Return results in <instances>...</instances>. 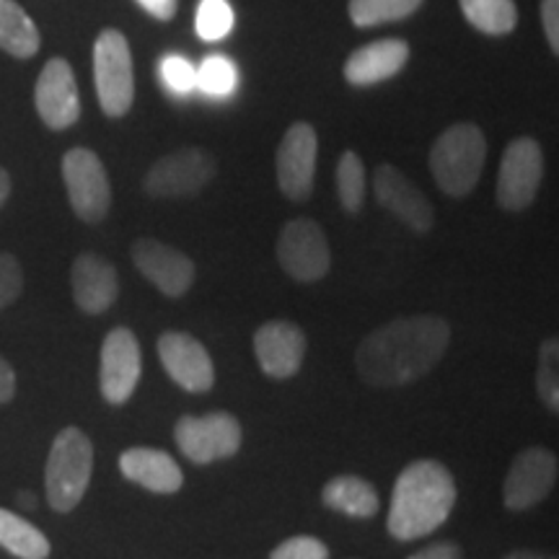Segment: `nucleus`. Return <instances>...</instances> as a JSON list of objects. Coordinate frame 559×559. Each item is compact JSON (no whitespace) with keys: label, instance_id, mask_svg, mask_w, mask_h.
Returning a JSON list of instances; mask_svg holds the SVG:
<instances>
[{"label":"nucleus","instance_id":"38","mask_svg":"<svg viewBox=\"0 0 559 559\" xmlns=\"http://www.w3.org/2000/svg\"><path fill=\"white\" fill-rule=\"evenodd\" d=\"M502 559H557V557L542 555V551H531V549H515V551H510V555H506Z\"/></svg>","mask_w":559,"mask_h":559},{"label":"nucleus","instance_id":"40","mask_svg":"<svg viewBox=\"0 0 559 559\" xmlns=\"http://www.w3.org/2000/svg\"><path fill=\"white\" fill-rule=\"evenodd\" d=\"M16 500H19V506L24 508V510L37 508V495H34V492H19Z\"/></svg>","mask_w":559,"mask_h":559},{"label":"nucleus","instance_id":"21","mask_svg":"<svg viewBox=\"0 0 559 559\" xmlns=\"http://www.w3.org/2000/svg\"><path fill=\"white\" fill-rule=\"evenodd\" d=\"M120 472L124 479L135 481V485L158 495H174L185 485V474H181V466L174 461L171 453L160 449H145V445L122 453Z\"/></svg>","mask_w":559,"mask_h":559},{"label":"nucleus","instance_id":"14","mask_svg":"<svg viewBox=\"0 0 559 559\" xmlns=\"http://www.w3.org/2000/svg\"><path fill=\"white\" fill-rule=\"evenodd\" d=\"M158 358L169 379L192 394H205L215 383L213 358L198 337L187 332H164L158 337Z\"/></svg>","mask_w":559,"mask_h":559},{"label":"nucleus","instance_id":"10","mask_svg":"<svg viewBox=\"0 0 559 559\" xmlns=\"http://www.w3.org/2000/svg\"><path fill=\"white\" fill-rule=\"evenodd\" d=\"M544 179V153L534 138H515L500 158L498 205L508 213L526 210Z\"/></svg>","mask_w":559,"mask_h":559},{"label":"nucleus","instance_id":"32","mask_svg":"<svg viewBox=\"0 0 559 559\" xmlns=\"http://www.w3.org/2000/svg\"><path fill=\"white\" fill-rule=\"evenodd\" d=\"M270 559H330V549L317 536H293L277 544Z\"/></svg>","mask_w":559,"mask_h":559},{"label":"nucleus","instance_id":"37","mask_svg":"<svg viewBox=\"0 0 559 559\" xmlns=\"http://www.w3.org/2000/svg\"><path fill=\"white\" fill-rule=\"evenodd\" d=\"M13 394H16V373L9 362L0 358V404L11 402Z\"/></svg>","mask_w":559,"mask_h":559},{"label":"nucleus","instance_id":"23","mask_svg":"<svg viewBox=\"0 0 559 559\" xmlns=\"http://www.w3.org/2000/svg\"><path fill=\"white\" fill-rule=\"evenodd\" d=\"M37 24L16 0H0V50L16 60H29L39 52Z\"/></svg>","mask_w":559,"mask_h":559},{"label":"nucleus","instance_id":"22","mask_svg":"<svg viewBox=\"0 0 559 559\" xmlns=\"http://www.w3.org/2000/svg\"><path fill=\"white\" fill-rule=\"evenodd\" d=\"M321 502L330 510L349 515V519H373L381 508L379 489L368 479L353 477V474H342V477L326 481L321 489Z\"/></svg>","mask_w":559,"mask_h":559},{"label":"nucleus","instance_id":"17","mask_svg":"<svg viewBox=\"0 0 559 559\" xmlns=\"http://www.w3.org/2000/svg\"><path fill=\"white\" fill-rule=\"evenodd\" d=\"M254 355L264 376L275 381L293 379L304 366L306 334L293 321L272 319L254 332Z\"/></svg>","mask_w":559,"mask_h":559},{"label":"nucleus","instance_id":"30","mask_svg":"<svg viewBox=\"0 0 559 559\" xmlns=\"http://www.w3.org/2000/svg\"><path fill=\"white\" fill-rule=\"evenodd\" d=\"M536 389H539L542 402L551 412H559V342L549 337L542 342L539 349V370H536Z\"/></svg>","mask_w":559,"mask_h":559},{"label":"nucleus","instance_id":"9","mask_svg":"<svg viewBox=\"0 0 559 559\" xmlns=\"http://www.w3.org/2000/svg\"><path fill=\"white\" fill-rule=\"evenodd\" d=\"M280 267L298 283H317L332 267V251L317 221H288L277 239Z\"/></svg>","mask_w":559,"mask_h":559},{"label":"nucleus","instance_id":"5","mask_svg":"<svg viewBox=\"0 0 559 559\" xmlns=\"http://www.w3.org/2000/svg\"><path fill=\"white\" fill-rule=\"evenodd\" d=\"M94 83L102 111L107 117H124L135 99L130 41L120 29H104L94 45Z\"/></svg>","mask_w":559,"mask_h":559},{"label":"nucleus","instance_id":"31","mask_svg":"<svg viewBox=\"0 0 559 559\" xmlns=\"http://www.w3.org/2000/svg\"><path fill=\"white\" fill-rule=\"evenodd\" d=\"M158 75L164 86L174 94H190L198 88V68L181 55H166L158 66Z\"/></svg>","mask_w":559,"mask_h":559},{"label":"nucleus","instance_id":"26","mask_svg":"<svg viewBox=\"0 0 559 559\" xmlns=\"http://www.w3.org/2000/svg\"><path fill=\"white\" fill-rule=\"evenodd\" d=\"M425 0H349L347 11L358 29L379 24H394L415 13Z\"/></svg>","mask_w":559,"mask_h":559},{"label":"nucleus","instance_id":"8","mask_svg":"<svg viewBox=\"0 0 559 559\" xmlns=\"http://www.w3.org/2000/svg\"><path fill=\"white\" fill-rule=\"evenodd\" d=\"M218 164L202 148H181L169 156L158 158L145 174L143 190L151 198L174 200V198H192L213 181Z\"/></svg>","mask_w":559,"mask_h":559},{"label":"nucleus","instance_id":"36","mask_svg":"<svg viewBox=\"0 0 559 559\" xmlns=\"http://www.w3.org/2000/svg\"><path fill=\"white\" fill-rule=\"evenodd\" d=\"M145 11L151 13L153 19L158 21H171L174 13H177L179 0H138Z\"/></svg>","mask_w":559,"mask_h":559},{"label":"nucleus","instance_id":"7","mask_svg":"<svg viewBox=\"0 0 559 559\" xmlns=\"http://www.w3.org/2000/svg\"><path fill=\"white\" fill-rule=\"evenodd\" d=\"M62 179L73 213L83 223H102L111 207V185L102 158L88 148H70L62 156Z\"/></svg>","mask_w":559,"mask_h":559},{"label":"nucleus","instance_id":"3","mask_svg":"<svg viewBox=\"0 0 559 559\" xmlns=\"http://www.w3.org/2000/svg\"><path fill=\"white\" fill-rule=\"evenodd\" d=\"M487 160V140L474 122L451 124L430 148V171L449 198H466L479 185Z\"/></svg>","mask_w":559,"mask_h":559},{"label":"nucleus","instance_id":"12","mask_svg":"<svg viewBox=\"0 0 559 559\" xmlns=\"http://www.w3.org/2000/svg\"><path fill=\"white\" fill-rule=\"evenodd\" d=\"M319 138L313 124L293 122L277 145V187L293 202H306L317 177Z\"/></svg>","mask_w":559,"mask_h":559},{"label":"nucleus","instance_id":"15","mask_svg":"<svg viewBox=\"0 0 559 559\" xmlns=\"http://www.w3.org/2000/svg\"><path fill=\"white\" fill-rule=\"evenodd\" d=\"M34 104H37L41 122L50 130H68L79 122V83H75L73 68H70L68 60H47L37 79V88H34Z\"/></svg>","mask_w":559,"mask_h":559},{"label":"nucleus","instance_id":"11","mask_svg":"<svg viewBox=\"0 0 559 559\" xmlns=\"http://www.w3.org/2000/svg\"><path fill=\"white\" fill-rule=\"evenodd\" d=\"M557 453L542 445H531L523 449L519 456L510 464L508 477L502 481V500H506L508 510H528L539 506L544 498H549V492L557 485Z\"/></svg>","mask_w":559,"mask_h":559},{"label":"nucleus","instance_id":"19","mask_svg":"<svg viewBox=\"0 0 559 559\" xmlns=\"http://www.w3.org/2000/svg\"><path fill=\"white\" fill-rule=\"evenodd\" d=\"M70 285H73V298L83 313H104L117 300L120 293V277H117L115 264L83 251L70 270Z\"/></svg>","mask_w":559,"mask_h":559},{"label":"nucleus","instance_id":"34","mask_svg":"<svg viewBox=\"0 0 559 559\" xmlns=\"http://www.w3.org/2000/svg\"><path fill=\"white\" fill-rule=\"evenodd\" d=\"M542 26L551 52L559 55V0H542Z\"/></svg>","mask_w":559,"mask_h":559},{"label":"nucleus","instance_id":"16","mask_svg":"<svg viewBox=\"0 0 559 559\" xmlns=\"http://www.w3.org/2000/svg\"><path fill=\"white\" fill-rule=\"evenodd\" d=\"M132 262L140 275L169 298H181L194 283V262L164 241L138 239L132 243Z\"/></svg>","mask_w":559,"mask_h":559},{"label":"nucleus","instance_id":"28","mask_svg":"<svg viewBox=\"0 0 559 559\" xmlns=\"http://www.w3.org/2000/svg\"><path fill=\"white\" fill-rule=\"evenodd\" d=\"M239 83V70L226 55H207L198 68V88L210 96H228L234 94Z\"/></svg>","mask_w":559,"mask_h":559},{"label":"nucleus","instance_id":"35","mask_svg":"<svg viewBox=\"0 0 559 559\" xmlns=\"http://www.w3.org/2000/svg\"><path fill=\"white\" fill-rule=\"evenodd\" d=\"M407 559H464V551L456 542H438L430 544V547L415 551V555Z\"/></svg>","mask_w":559,"mask_h":559},{"label":"nucleus","instance_id":"25","mask_svg":"<svg viewBox=\"0 0 559 559\" xmlns=\"http://www.w3.org/2000/svg\"><path fill=\"white\" fill-rule=\"evenodd\" d=\"M466 21L489 37L510 34L519 24V9L513 0H459Z\"/></svg>","mask_w":559,"mask_h":559},{"label":"nucleus","instance_id":"2","mask_svg":"<svg viewBox=\"0 0 559 559\" xmlns=\"http://www.w3.org/2000/svg\"><path fill=\"white\" fill-rule=\"evenodd\" d=\"M456 498V479L445 464L436 459L412 461L394 481L386 515L389 534L396 542L425 539L449 521Z\"/></svg>","mask_w":559,"mask_h":559},{"label":"nucleus","instance_id":"13","mask_svg":"<svg viewBox=\"0 0 559 559\" xmlns=\"http://www.w3.org/2000/svg\"><path fill=\"white\" fill-rule=\"evenodd\" d=\"M140 370H143V358L135 334L128 326L111 330L102 345L99 389L104 400L115 407L128 402L140 383Z\"/></svg>","mask_w":559,"mask_h":559},{"label":"nucleus","instance_id":"39","mask_svg":"<svg viewBox=\"0 0 559 559\" xmlns=\"http://www.w3.org/2000/svg\"><path fill=\"white\" fill-rule=\"evenodd\" d=\"M9 194H11V177H9V171H5L3 166H0V207L5 205Z\"/></svg>","mask_w":559,"mask_h":559},{"label":"nucleus","instance_id":"27","mask_svg":"<svg viewBox=\"0 0 559 559\" xmlns=\"http://www.w3.org/2000/svg\"><path fill=\"white\" fill-rule=\"evenodd\" d=\"M337 198L340 205L355 215L366 200V166L355 151H345L337 164Z\"/></svg>","mask_w":559,"mask_h":559},{"label":"nucleus","instance_id":"29","mask_svg":"<svg viewBox=\"0 0 559 559\" xmlns=\"http://www.w3.org/2000/svg\"><path fill=\"white\" fill-rule=\"evenodd\" d=\"M194 29L205 41L226 39L234 29V9L228 0H200L194 13Z\"/></svg>","mask_w":559,"mask_h":559},{"label":"nucleus","instance_id":"6","mask_svg":"<svg viewBox=\"0 0 559 559\" xmlns=\"http://www.w3.org/2000/svg\"><path fill=\"white\" fill-rule=\"evenodd\" d=\"M179 451L192 464H213V461L236 456L241 449V423L230 412H210V415H185L174 428Z\"/></svg>","mask_w":559,"mask_h":559},{"label":"nucleus","instance_id":"18","mask_svg":"<svg viewBox=\"0 0 559 559\" xmlns=\"http://www.w3.org/2000/svg\"><path fill=\"white\" fill-rule=\"evenodd\" d=\"M373 192L379 205L396 215L404 226H409L415 234H428L436 223L430 200L419 192V187L409 177L391 164H381L373 177Z\"/></svg>","mask_w":559,"mask_h":559},{"label":"nucleus","instance_id":"4","mask_svg":"<svg viewBox=\"0 0 559 559\" xmlns=\"http://www.w3.org/2000/svg\"><path fill=\"white\" fill-rule=\"evenodd\" d=\"M94 472V445L81 428H66L52 440L45 466L47 502L58 513L79 508Z\"/></svg>","mask_w":559,"mask_h":559},{"label":"nucleus","instance_id":"1","mask_svg":"<svg viewBox=\"0 0 559 559\" xmlns=\"http://www.w3.org/2000/svg\"><path fill=\"white\" fill-rule=\"evenodd\" d=\"M449 342L451 324L438 313L396 317L362 337L355 349V368L368 386H407L438 366Z\"/></svg>","mask_w":559,"mask_h":559},{"label":"nucleus","instance_id":"24","mask_svg":"<svg viewBox=\"0 0 559 559\" xmlns=\"http://www.w3.org/2000/svg\"><path fill=\"white\" fill-rule=\"evenodd\" d=\"M0 547L19 559H47L52 551L50 539L37 526L5 508H0Z\"/></svg>","mask_w":559,"mask_h":559},{"label":"nucleus","instance_id":"33","mask_svg":"<svg viewBox=\"0 0 559 559\" xmlns=\"http://www.w3.org/2000/svg\"><path fill=\"white\" fill-rule=\"evenodd\" d=\"M24 290V270L13 254L0 251V311L9 309Z\"/></svg>","mask_w":559,"mask_h":559},{"label":"nucleus","instance_id":"20","mask_svg":"<svg viewBox=\"0 0 559 559\" xmlns=\"http://www.w3.org/2000/svg\"><path fill=\"white\" fill-rule=\"evenodd\" d=\"M409 60V45L404 39H379L360 47L345 62L349 86H376L400 75Z\"/></svg>","mask_w":559,"mask_h":559}]
</instances>
